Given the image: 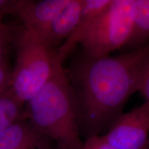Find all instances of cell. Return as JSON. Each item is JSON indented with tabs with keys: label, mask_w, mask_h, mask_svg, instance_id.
Wrapping results in <instances>:
<instances>
[{
	"label": "cell",
	"mask_w": 149,
	"mask_h": 149,
	"mask_svg": "<svg viewBox=\"0 0 149 149\" xmlns=\"http://www.w3.org/2000/svg\"><path fill=\"white\" fill-rule=\"evenodd\" d=\"M81 8L82 0H70L55 19L42 40L54 50L59 44L66 42L77 29Z\"/></svg>",
	"instance_id": "obj_8"
},
{
	"label": "cell",
	"mask_w": 149,
	"mask_h": 149,
	"mask_svg": "<svg viewBox=\"0 0 149 149\" xmlns=\"http://www.w3.org/2000/svg\"><path fill=\"white\" fill-rule=\"evenodd\" d=\"M14 31L8 25L3 22V17H0V66L6 64L8 48L11 42H13Z\"/></svg>",
	"instance_id": "obj_13"
},
{
	"label": "cell",
	"mask_w": 149,
	"mask_h": 149,
	"mask_svg": "<svg viewBox=\"0 0 149 149\" xmlns=\"http://www.w3.org/2000/svg\"><path fill=\"white\" fill-rule=\"evenodd\" d=\"M13 70L8 64L0 66V95L7 92L10 88L12 82Z\"/></svg>",
	"instance_id": "obj_16"
},
{
	"label": "cell",
	"mask_w": 149,
	"mask_h": 149,
	"mask_svg": "<svg viewBox=\"0 0 149 149\" xmlns=\"http://www.w3.org/2000/svg\"><path fill=\"white\" fill-rule=\"evenodd\" d=\"M133 0H113L104 13L93 23L80 39L84 57L99 59L126 46L133 30Z\"/></svg>",
	"instance_id": "obj_4"
},
{
	"label": "cell",
	"mask_w": 149,
	"mask_h": 149,
	"mask_svg": "<svg viewBox=\"0 0 149 149\" xmlns=\"http://www.w3.org/2000/svg\"><path fill=\"white\" fill-rule=\"evenodd\" d=\"M144 149H149V141H148V144H147V145L146 146H145V148Z\"/></svg>",
	"instance_id": "obj_17"
},
{
	"label": "cell",
	"mask_w": 149,
	"mask_h": 149,
	"mask_svg": "<svg viewBox=\"0 0 149 149\" xmlns=\"http://www.w3.org/2000/svg\"><path fill=\"white\" fill-rule=\"evenodd\" d=\"M149 102L123 113L103 135L120 149H144L148 142Z\"/></svg>",
	"instance_id": "obj_5"
},
{
	"label": "cell",
	"mask_w": 149,
	"mask_h": 149,
	"mask_svg": "<svg viewBox=\"0 0 149 149\" xmlns=\"http://www.w3.org/2000/svg\"><path fill=\"white\" fill-rule=\"evenodd\" d=\"M26 119V115L0 133V149H52L50 139Z\"/></svg>",
	"instance_id": "obj_7"
},
{
	"label": "cell",
	"mask_w": 149,
	"mask_h": 149,
	"mask_svg": "<svg viewBox=\"0 0 149 149\" xmlns=\"http://www.w3.org/2000/svg\"><path fill=\"white\" fill-rule=\"evenodd\" d=\"M147 48L148 44L115 57H84L66 74L80 133L86 139L109 130L138 91L139 66Z\"/></svg>",
	"instance_id": "obj_1"
},
{
	"label": "cell",
	"mask_w": 149,
	"mask_h": 149,
	"mask_svg": "<svg viewBox=\"0 0 149 149\" xmlns=\"http://www.w3.org/2000/svg\"><path fill=\"white\" fill-rule=\"evenodd\" d=\"M113 0H82L79 24L73 35L56 51V58L61 63L69 52L79 44L83 35L100 16L107 11Z\"/></svg>",
	"instance_id": "obj_9"
},
{
	"label": "cell",
	"mask_w": 149,
	"mask_h": 149,
	"mask_svg": "<svg viewBox=\"0 0 149 149\" xmlns=\"http://www.w3.org/2000/svg\"><path fill=\"white\" fill-rule=\"evenodd\" d=\"M133 30L126 46L132 51L146 46L149 40V0H133Z\"/></svg>",
	"instance_id": "obj_10"
},
{
	"label": "cell",
	"mask_w": 149,
	"mask_h": 149,
	"mask_svg": "<svg viewBox=\"0 0 149 149\" xmlns=\"http://www.w3.org/2000/svg\"><path fill=\"white\" fill-rule=\"evenodd\" d=\"M29 0H0V17L7 15L18 16Z\"/></svg>",
	"instance_id": "obj_14"
},
{
	"label": "cell",
	"mask_w": 149,
	"mask_h": 149,
	"mask_svg": "<svg viewBox=\"0 0 149 149\" xmlns=\"http://www.w3.org/2000/svg\"><path fill=\"white\" fill-rule=\"evenodd\" d=\"M17 61L8 92L24 104L44 86L55 68L56 51L23 27L14 34Z\"/></svg>",
	"instance_id": "obj_3"
},
{
	"label": "cell",
	"mask_w": 149,
	"mask_h": 149,
	"mask_svg": "<svg viewBox=\"0 0 149 149\" xmlns=\"http://www.w3.org/2000/svg\"><path fill=\"white\" fill-rule=\"evenodd\" d=\"M81 149H120L109 144L103 135H93L86 139Z\"/></svg>",
	"instance_id": "obj_15"
},
{
	"label": "cell",
	"mask_w": 149,
	"mask_h": 149,
	"mask_svg": "<svg viewBox=\"0 0 149 149\" xmlns=\"http://www.w3.org/2000/svg\"><path fill=\"white\" fill-rule=\"evenodd\" d=\"M24 104L15 99L8 91L0 95V133L17 121L26 117Z\"/></svg>",
	"instance_id": "obj_11"
},
{
	"label": "cell",
	"mask_w": 149,
	"mask_h": 149,
	"mask_svg": "<svg viewBox=\"0 0 149 149\" xmlns=\"http://www.w3.org/2000/svg\"><path fill=\"white\" fill-rule=\"evenodd\" d=\"M26 104V118L57 148L81 149L84 143L71 88L58 60L47 82Z\"/></svg>",
	"instance_id": "obj_2"
},
{
	"label": "cell",
	"mask_w": 149,
	"mask_h": 149,
	"mask_svg": "<svg viewBox=\"0 0 149 149\" xmlns=\"http://www.w3.org/2000/svg\"><path fill=\"white\" fill-rule=\"evenodd\" d=\"M138 91L146 102H149V44L140 62Z\"/></svg>",
	"instance_id": "obj_12"
},
{
	"label": "cell",
	"mask_w": 149,
	"mask_h": 149,
	"mask_svg": "<svg viewBox=\"0 0 149 149\" xmlns=\"http://www.w3.org/2000/svg\"><path fill=\"white\" fill-rule=\"evenodd\" d=\"M70 0L29 1L18 17L24 28L43 38L55 19L68 4Z\"/></svg>",
	"instance_id": "obj_6"
}]
</instances>
